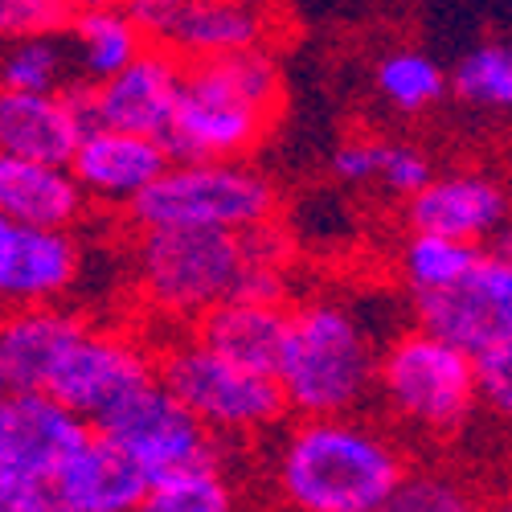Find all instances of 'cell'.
<instances>
[{
  "label": "cell",
  "mask_w": 512,
  "mask_h": 512,
  "mask_svg": "<svg viewBox=\"0 0 512 512\" xmlns=\"http://www.w3.org/2000/svg\"><path fill=\"white\" fill-rule=\"evenodd\" d=\"M271 492L300 512H386L410 463L402 447L361 414L300 418L267 459Z\"/></svg>",
  "instance_id": "cell-1"
},
{
  "label": "cell",
  "mask_w": 512,
  "mask_h": 512,
  "mask_svg": "<svg viewBox=\"0 0 512 512\" xmlns=\"http://www.w3.org/2000/svg\"><path fill=\"white\" fill-rule=\"evenodd\" d=\"M283 115L275 46L185 62V87L164 144L177 160H246Z\"/></svg>",
  "instance_id": "cell-2"
},
{
  "label": "cell",
  "mask_w": 512,
  "mask_h": 512,
  "mask_svg": "<svg viewBox=\"0 0 512 512\" xmlns=\"http://www.w3.org/2000/svg\"><path fill=\"white\" fill-rule=\"evenodd\" d=\"M381 349L373 324L349 300L312 295L291 304L287 340L279 357V386L295 418L365 414L377 402Z\"/></svg>",
  "instance_id": "cell-3"
},
{
  "label": "cell",
  "mask_w": 512,
  "mask_h": 512,
  "mask_svg": "<svg viewBox=\"0 0 512 512\" xmlns=\"http://www.w3.org/2000/svg\"><path fill=\"white\" fill-rule=\"evenodd\" d=\"M250 259L246 230L144 226L132 242L136 300L164 324H189L234 295Z\"/></svg>",
  "instance_id": "cell-4"
},
{
  "label": "cell",
  "mask_w": 512,
  "mask_h": 512,
  "mask_svg": "<svg viewBox=\"0 0 512 512\" xmlns=\"http://www.w3.org/2000/svg\"><path fill=\"white\" fill-rule=\"evenodd\" d=\"M377 406L422 439H447L480 406L476 353L431 328H402L381 349Z\"/></svg>",
  "instance_id": "cell-5"
},
{
  "label": "cell",
  "mask_w": 512,
  "mask_h": 512,
  "mask_svg": "<svg viewBox=\"0 0 512 512\" xmlns=\"http://www.w3.org/2000/svg\"><path fill=\"white\" fill-rule=\"evenodd\" d=\"M156 373L213 435L230 443L271 435L291 414L275 373L246 369L218 349H209L193 332L164 340L156 349Z\"/></svg>",
  "instance_id": "cell-6"
},
{
  "label": "cell",
  "mask_w": 512,
  "mask_h": 512,
  "mask_svg": "<svg viewBox=\"0 0 512 512\" xmlns=\"http://www.w3.org/2000/svg\"><path fill=\"white\" fill-rule=\"evenodd\" d=\"M279 218V189L242 160H173L127 205V222L144 226H218L254 230Z\"/></svg>",
  "instance_id": "cell-7"
},
{
  "label": "cell",
  "mask_w": 512,
  "mask_h": 512,
  "mask_svg": "<svg viewBox=\"0 0 512 512\" xmlns=\"http://www.w3.org/2000/svg\"><path fill=\"white\" fill-rule=\"evenodd\" d=\"M95 435V422L46 390H5L0 398V508L58 512L54 480Z\"/></svg>",
  "instance_id": "cell-8"
},
{
  "label": "cell",
  "mask_w": 512,
  "mask_h": 512,
  "mask_svg": "<svg viewBox=\"0 0 512 512\" xmlns=\"http://www.w3.org/2000/svg\"><path fill=\"white\" fill-rule=\"evenodd\" d=\"M103 435H111L127 455L140 459V467L152 476H173L181 467L226 459L230 439L213 435L209 426L164 386L160 373L144 386H136L127 398H119L103 418H95Z\"/></svg>",
  "instance_id": "cell-9"
},
{
  "label": "cell",
  "mask_w": 512,
  "mask_h": 512,
  "mask_svg": "<svg viewBox=\"0 0 512 512\" xmlns=\"http://www.w3.org/2000/svg\"><path fill=\"white\" fill-rule=\"evenodd\" d=\"M127 9L185 62L275 46L279 37L271 0H127Z\"/></svg>",
  "instance_id": "cell-10"
},
{
  "label": "cell",
  "mask_w": 512,
  "mask_h": 512,
  "mask_svg": "<svg viewBox=\"0 0 512 512\" xmlns=\"http://www.w3.org/2000/svg\"><path fill=\"white\" fill-rule=\"evenodd\" d=\"M156 377V349L140 345L132 332L115 328H82L62 361L54 365L46 394L78 410L82 418H103L119 398Z\"/></svg>",
  "instance_id": "cell-11"
},
{
  "label": "cell",
  "mask_w": 512,
  "mask_h": 512,
  "mask_svg": "<svg viewBox=\"0 0 512 512\" xmlns=\"http://www.w3.org/2000/svg\"><path fill=\"white\" fill-rule=\"evenodd\" d=\"M414 324L431 328L467 353L512 345V259L484 250V259L455 287L410 295Z\"/></svg>",
  "instance_id": "cell-12"
},
{
  "label": "cell",
  "mask_w": 512,
  "mask_h": 512,
  "mask_svg": "<svg viewBox=\"0 0 512 512\" xmlns=\"http://www.w3.org/2000/svg\"><path fill=\"white\" fill-rule=\"evenodd\" d=\"M78 87L91 127H123V132L164 140L185 87V58L152 41L132 66H123L103 82H78Z\"/></svg>",
  "instance_id": "cell-13"
},
{
  "label": "cell",
  "mask_w": 512,
  "mask_h": 512,
  "mask_svg": "<svg viewBox=\"0 0 512 512\" xmlns=\"http://www.w3.org/2000/svg\"><path fill=\"white\" fill-rule=\"evenodd\" d=\"M406 230H435L488 246L512 222V189L484 168H451L402 201Z\"/></svg>",
  "instance_id": "cell-14"
},
{
  "label": "cell",
  "mask_w": 512,
  "mask_h": 512,
  "mask_svg": "<svg viewBox=\"0 0 512 512\" xmlns=\"http://www.w3.org/2000/svg\"><path fill=\"white\" fill-rule=\"evenodd\" d=\"M82 271V250L70 230L0 218V295L5 308L62 304Z\"/></svg>",
  "instance_id": "cell-15"
},
{
  "label": "cell",
  "mask_w": 512,
  "mask_h": 512,
  "mask_svg": "<svg viewBox=\"0 0 512 512\" xmlns=\"http://www.w3.org/2000/svg\"><path fill=\"white\" fill-rule=\"evenodd\" d=\"M173 148L160 136H140V132H123V127H91L82 136L70 168L74 177L87 189L91 205L123 209L132 205L168 164H173Z\"/></svg>",
  "instance_id": "cell-16"
},
{
  "label": "cell",
  "mask_w": 512,
  "mask_h": 512,
  "mask_svg": "<svg viewBox=\"0 0 512 512\" xmlns=\"http://www.w3.org/2000/svg\"><path fill=\"white\" fill-rule=\"evenodd\" d=\"M87 132H91V115L87 103H82L78 82L54 95L0 91V152L70 164Z\"/></svg>",
  "instance_id": "cell-17"
},
{
  "label": "cell",
  "mask_w": 512,
  "mask_h": 512,
  "mask_svg": "<svg viewBox=\"0 0 512 512\" xmlns=\"http://www.w3.org/2000/svg\"><path fill=\"white\" fill-rule=\"evenodd\" d=\"M54 496L58 512H136L148 508L152 476L140 467V459H132L95 426V435L58 472Z\"/></svg>",
  "instance_id": "cell-18"
},
{
  "label": "cell",
  "mask_w": 512,
  "mask_h": 512,
  "mask_svg": "<svg viewBox=\"0 0 512 512\" xmlns=\"http://www.w3.org/2000/svg\"><path fill=\"white\" fill-rule=\"evenodd\" d=\"M82 328H91V320L62 304L5 308V324H0V386L46 390L54 365L62 361V353Z\"/></svg>",
  "instance_id": "cell-19"
},
{
  "label": "cell",
  "mask_w": 512,
  "mask_h": 512,
  "mask_svg": "<svg viewBox=\"0 0 512 512\" xmlns=\"http://www.w3.org/2000/svg\"><path fill=\"white\" fill-rule=\"evenodd\" d=\"M87 205L91 197L70 164L25 160V156L0 152V218L74 230L82 222V213H87Z\"/></svg>",
  "instance_id": "cell-20"
},
{
  "label": "cell",
  "mask_w": 512,
  "mask_h": 512,
  "mask_svg": "<svg viewBox=\"0 0 512 512\" xmlns=\"http://www.w3.org/2000/svg\"><path fill=\"white\" fill-rule=\"evenodd\" d=\"M287 320L291 308L287 304H263V300H230L213 304L205 316L193 320V336H201L209 349H218L222 357L259 369V373H275L279 357H283V340H287Z\"/></svg>",
  "instance_id": "cell-21"
},
{
  "label": "cell",
  "mask_w": 512,
  "mask_h": 512,
  "mask_svg": "<svg viewBox=\"0 0 512 512\" xmlns=\"http://www.w3.org/2000/svg\"><path fill=\"white\" fill-rule=\"evenodd\" d=\"M66 41H70V54H74L78 82H103V78L119 74L123 66H132L152 46L148 29L132 17L127 5L74 13Z\"/></svg>",
  "instance_id": "cell-22"
},
{
  "label": "cell",
  "mask_w": 512,
  "mask_h": 512,
  "mask_svg": "<svg viewBox=\"0 0 512 512\" xmlns=\"http://www.w3.org/2000/svg\"><path fill=\"white\" fill-rule=\"evenodd\" d=\"M447 91H451L447 66L418 46L386 50L373 62V95L394 115L418 119L426 111H435L447 99Z\"/></svg>",
  "instance_id": "cell-23"
},
{
  "label": "cell",
  "mask_w": 512,
  "mask_h": 512,
  "mask_svg": "<svg viewBox=\"0 0 512 512\" xmlns=\"http://www.w3.org/2000/svg\"><path fill=\"white\" fill-rule=\"evenodd\" d=\"M451 95L467 111L512 119V41L492 37L463 50L451 66Z\"/></svg>",
  "instance_id": "cell-24"
},
{
  "label": "cell",
  "mask_w": 512,
  "mask_h": 512,
  "mask_svg": "<svg viewBox=\"0 0 512 512\" xmlns=\"http://www.w3.org/2000/svg\"><path fill=\"white\" fill-rule=\"evenodd\" d=\"M480 242L467 238H451V234H435V230H406V242L398 250V271L410 295L422 291H443L455 287L467 271L484 259Z\"/></svg>",
  "instance_id": "cell-25"
},
{
  "label": "cell",
  "mask_w": 512,
  "mask_h": 512,
  "mask_svg": "<svg viewBox=\"0 0 512 512\" xmlns=\"http://www.w3.org/2000/svg\"><path fill=\"white\" fill-rule=\"evenodd\" d=\"M74 74V54L66 33H29V37H9L5 62H0V87L5 91H41L54 95L66 91Z\"/></svg>",
  "instance_id": "cell-26"
},
{
  "label": "cell",
  "mask_w": 512,
  "mask_h": 512,
  "mask_svg": "<svg viewBox=\"0 0 512 512\" xmlns=\"http://www.w3.org/2000/svg\"><path fill=\"white\" fill-rule=\"evenodd\" d=\"M238 504L230 459H209L160 476L148 496V512H226Z\"/></svg>",
  "instance_id": "cell-27"
},
{
  "label": "cell",
  "mask_w": 512,
  "mask_h": 512,
  "mask_svg": "<svg viewBox=\"0 0 512 512\" xmlns=\"http://www.w3.org/2000/svg\"><path fill=\"white\" fill-rule=\"evenodd\" d=\"M476 500L447 472H410L394 496V512H463Z\"/></svg>",
  "instance_id": "cell-28"
},
{
  "label": "cell",
  "mask_w": 512,
  "mask_h": 512,
  "mask_svg": "<svg viewBox=\"0 0 512 512\" xmlns=\"http://www.w3.org/2000/svg\"><path fill=\"white\" fill-rule=\"evenodd\" d=\"M386 144L377 136H349L345 144H336L328 156V173L349 185V189H365L381 181V164H386Z\"/></svg>",
  "instance_id": "cell-29"
},
{
  "label": "cell",
  "mask_w": 512,
  "mask_h": 512,
  "mask_svg": "<svg viewBox=\"0 0 512 512\" xmlns=\"http://www.w3.org/2000/svg\"><path fill=\"white\" fill-rule=\"evenodd\" d=\"M435 181V160L426 148L406 144V140H390L386 144V164H381V189H390L394 197H414L418 189H426Z\"/></svg>",
  "instance_id": "cell-30"
},
{
  "label": "cell",
  "mask_w": 512,
  "mask_h": 512,
  "mask_svg": "<svg viewBox=\"0 0 512 512\" xmlns=\"http://www.w3.org/2000/svg\"><path fill=\"white\" fill-rule=\"evenodd\" d=\"M70 21H74L70 0H0V29H5V37L66 33Z\"/></svg>",
  "instance_id": "cell-31"
},
{
  "label": "cell",
  "mask_w": 512,
  "mask_h": 512,
  "mask_svg": "<svg viewBox=\"0 0 512 512\" xmlns=\"http://www.w3.org/2000/svg\"><path fill=\"white\" fill-rule=\"evenodd\" d=\"M480 369V406L500 422H512V345H496L476 353Z\"/></svg>",
  "instance_id": "cell-32"
},
{
  "label": "cell",
  "mask_w": 512,
  "mask_h": 512,
  "mask_svg": "<svg viewBox=\"0 0 512 512\" xmlns=\"http://www.w3.org/2000/svg\"><path fill=\"white\" fill-rule=\"evenodd\" d=\"M488 250H496V254H504V259H512V222H508V226L488 242Z\"/></svg>",
  "instance_id": "cell-33"
},
{
  "label": "cell",
  "mask_w": 512,
  "mask_h": 512,
  "mask_svg": "<svg viewBox=\"0 0 512 512\" xmlns=\"http://www.w3.org/2000/svg\"><path fill=\"white\" fill-rule=\"evenodd\" d=\"M111 5H127V0H70L74 13H82V9H111Z\"/></svg>",
  "instance_id": "cell-34"
}]
</instances>
